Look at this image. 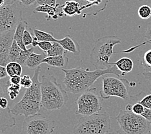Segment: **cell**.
<instances>
[{
    "instance_id": "obj_35",
    "label": "cell",
    "mask_w": 151,
    "mask_h": 134,
    "mask_svg": "<svg viewBox=\"0 0 151 134\" xmlns=\"http://www.w3.org/2000/svg\"><path fill=\"white\" fill-rule=\"evenodd\" d=\"M52 43L51 41H39L38 43V47L40 48L45 52H47L48 50L50 49V48L52 47Z\"/></svg>"
},
{
    "instance_id": "obj_3",
    "label": "cell",
    "mask_w": 151,
    "mask_h": 134,
    "mask_svg": "<svg viewBox=\"0 0 151 134\" xmlns=\"http://www.w3.org/2000/svg\"><path fill=\"white\" fill-rule=\"evenodd\" d=\"M42 107L47 110H60L68 100L67 92L58 83L54 75H43L41 81Z\"/></svg>"
},
{
    "instance_id": "obj_14",
    "label": "cell",
    "mask_w": 151,
    "mask_h": 134,
    "mask_svg": "<svg viewBox=\"0 0 151 134\" xmlns=\"http://www.w3.org/2000/svg\"><path fill=\"white\" fill-rule=\"evenodd\" d=\"M16 125V119L12 115L11 110L0 107V133H3Z\"/></svg>"
},
{
    "instance_id": "obj_5",
    "label": "cell",
    "mask_w": 151,
    "mask_h": 134,
    "mask_svg": "<svg viewBox=\"0 0 151 134\" xmlns=\"http://www.w3.org/2000/svg\"><path fill=\"white\" fill-rule=\"evenodd\" d=\"M111 118L107 112L83 115L73 129L74 134H109Z\"/></svg>"
},
{
    "instance_id": "obj_20",
    "label": "cell",
    "mask_w": 151,
    "mask_h": 134,
    "mask_svg": "<svg viewBox=\"0 0 151 134\" xmlns=\"http://www.w3.org/2000/svg\"><path fill=\"white\" fill-rule=\"evenodd\" d=\"M47 57L46 53L43 52L42 54L32 52L27 59L25 65L29 68H36L43 63V61Z\"/></svg>"
},
{
    "instance_id": "obj_39",
    "label": "cell",
    "mask_w": 151,
    "mask_h": 134,
    "mask_svg": "<svg viewBox=\"0 0 151 134\" xmlns=\"http://www.w3.org/2000/svg\"><path fill=\"white\" fill-rule=\"evenodd\" d=\"M8 76L9 75L7 74V72H6L5 67L0 65V80L8 77Z\"/></svg>"
},
{
    "instance_id": "obj_16",
    "label": "cell",
    "mask_w": 151,
    "mask_h": 134,
    "mask_svg": "<svg viewBox=\"0 0 151 134\" xmlns=\"http://www.w3.org/2000/svg\"><path fill=\"white\" fill-rule=\"evenodd\" d=\"M68 62L69 59L67 56V54H65L61 56L46 57L43 59V63H47L52 67L64 68L67 67Z\"/></svg>"
},
{
    "instance_id": "obj_30",
    "label": "cell",
    "mask_w": 151,
    "mask_h": 134,
    "mask_svg": "<svg viewBox=\"0 0 151 134\" xmlns=\"http://www.w3.org/2000/svg\"><path fill=\"white\" fill-rule=\"evenodd\" d=\"M9 84V79H7V77L0 80V98L3 97H6V95H8L7 87Z\"/></svg>"
},
{
    "instance_id": "obj_40",
    "label": "cell",
    "mask_w": 151,
    "mask_h": 134,
    "mask_svg": "<svg viewBox=\"0 0 151 134\" xmlns=\"http://www.w3.org/2000/svg\"><path fill=\"white\" fill-rule=\"evenodd\" d=\"M8 105H9L8 100L5 97H3L0 98V107L3 109L7 108Z\"/></svg>"
},
{
    "instance_id": "obj_48",
    "label": "cell",
    "mask_w": 151,
    "mask_h": 134,
    "mask_svg": "<svg viewBox=\"0 0 151 134\" xmlns=\"http://www.w3.org/2000/svg\"><path fill=\"white\" fill-rule=\"evenodd\" d=\"M150 123H151V122H150Z\"/></svg>"
},
{
    "instance_id": "obj_8",
    "label": "cell",
    "mask_w": 151,
    "mask_h": 134,
    "mask_svg": "<svg viewBox=\"0 0 151 134\" xmlns=\"http://www.w3.org/2000/svg\"><path fill=\"white\" fill-rule=\"evenodd\" d=\"M103 86L99 94L104 99H108L111 97H117L124 101H130L131 95L127 88L125 82H130L125 79L114 77L102 76Z\"/></svg>"
},
{
    "instance_id": "obj_36",
    "label": "cell",
    "mask_w": 151,
    "mask_h": 134,
    "mask_svg": "<svg viewBox=\"0 0 151 134\" xmlns=\"http://www.w3.org/2000/svg\"><path fill=\"white\" fill-rule=\"evenodd\" d=\"M57 0H37L36 2L40 5H48L52 6H57L60 5L59 3H56Z\"/></svg>"
},
{
    "instance_id": "obj_34",
    "label": "cell",
    "mask_w": 151,
    "mask_h": 134,
    "mask_svg": "<svg viewBox=\"0 0 151 134\" xmlns=\"http://www.w3.org/2000/svg\"><path fill=\"white\" fill-rule=\"evenodd\" d=\"M33 41V37L31 35V34L30 33L29 31L27 30V29L25 30L23 37V41L25 44V47H27L30 45V44H32Z\"/></svg>"
},
{
    "instance_id": "obj_31",
    "label": "cell",
    "mask_w": 151,
    "mask_h": 134,
    "mask_svg": "<svg viewBox=\"0 0 151 134\" xmlns=\"http://www.w3.org/2000/svg\"><path fill=\"white\" fill-rule=\"evenodd\" d=\"M145 106H143L140 102L137 101L134 103V104H132L131 111L137 115H141L144 112V110H145Z\"/></svg>"
},
{
    "instance_id": "obj_32",
    "label": "cell",
    "mask_w": 151,
    "mask_h": 134,
    "mask_svg": "<svg viewBox=\"0 0 151 134\" xmlns=\"http://www.w3.org/2000/svg\"><path fill=\"white\" fill-rule=\"evenodd\" d=\"M20 85H21L22 87L26 89L30 87L32 85V78L30 77L29 75H25L23 77H22Z\"/></svg>"
},
{
    "instance_id": "obj_25",
    "label": "cell",
    "mask_w": 151,
    "mask_h": 134,
    "mask_svg": "<svg viewBox=\"0 0 151 134\" xmlns=\"http://www.w3.org/2000/svg\"><path fill=\"white\" fill-rule=\"evenodd\" d=\"M23 49L19 47L16 41L14 39L9 51V58L11 62H16Z\"/></svg>"
},
{
    "instance_id": "obj_38",
    "label": "cell",
    "mask_w": 151,
    "mask_h": 134,
    "mask_svg": "<svg viewBox=\"0 0 151 134\" xmlns=\"http://www.w3.org/2000/svg\"><path fill=\"white\" fill-rule=\"evenodd\" d=\"M141 115L143 117L147 120H148L149 121L151 122V109L145 108V110H144V112Z\"/></svg>"
},
{
    "instance_id": "obj_19",
    "label": "cell",
    "mask_w": 151,
    "mask_h": 134,
    "mask_svg": "<svg viewBox=\"0 0 151 134\" xmlns=\"http://www.w3.org/2000/svg\"><path fill=\"white\" fill-rule=\"evenodd\" d=\"M28 27V23L26 21H22L16 27L15 29L14 35V39L18 43L19 47L23 50H26L27 47H25L23 41V37L25 30Z\"/></svg>"
},
{
    "instance_id": "obj_23",
    "label": "cell",
    "mask_w": 151,
    "mask_h": 134,
    "mask_svg": "<svg viewBox=\"0 0 151 134\" xmlns=\"http://www.w3.org/2000/svg\"><path fill=\"white\" fill-rule=\"evenodd\" d=\"M34 37H36V38L38 41H51V42H55V41H56V39L54 38L53 34L52 32L49 33L37 29H34Z\"/></svg>"
},
{
    "instance_id": "obj_33",
    "label": "cell",
    "mask_w": 151,
    "mask_h": 134,
    "mask_svg": "<svg viewBox=\"0 0 151 134\" xmlns=\"http://www.w3.org/2000/svg\"><path fill=\"white\" fill-rule=\"evenodd\" d=\"M138 101L145 108L151 109V94L144 95Z\"/></svg>"
},
{
    "instance_id": "obj_17",
    "label": "cell",
    "mask_w": 151,
    "mask_h": 134,
    "mask_svg": "<svg viewBox=\"0 0 151 134\" xmlns=\"http://www.w3.org/2000/svg\"><path fill=\"white\" fill-rule=\"evenodd\" d=\"M59 6H52L48 5H39L38 6H37V7L34 9L33 13H46L47 14V16L46 17V19L47 21H50L51 19L56 20L60 17Z\"/></svg>"
},
{
    "instance_id": "obj_2",
    "label": "cell",
    "mask_w": 151,
    "mask_h": 134,
    "mask_svg": "<svg viewBox=\"0 0 151 134\" xmlns=\"http://www.w3.org/2000/svg\"><path fill=\"white\" fill-rule=\"evenodd\" d=\"M41 68L40 67L34 70L31 87L27 88L23 97L11 108L12 114L16 116L24 115L27 118L39 113L42 107V92L41 81L39 76Z\"/></svg>"
},
{
    "instance_id": "obj_4",
    "label": "cell",
    "mask_w": 151,
    "mask_h": 134,
    "mask_svg": "<svg viewBox=\"0 0 151 134\" xmlns=\"http://www.w3.org/2000/svg\"><path fill=\"white\" fill-rule=\"evenodd\" d=\"M122 41L115 35L101 37L96 41L90 54V62L96 69H105L112 65L110 59L114 53L113 49Z\"/></svg>"
},
{
    "instance_id": "obj_10",
    "label": "cell",
    "mask_w": 151,
    "mask_h": 134,
    "mask_svg": "<svg viewBox=\"0 0 151 134\" xmlns=\"http://www.w3.org/2000/svg\"><path fill=\"white\" fill-rule=\"evenodd\" d=\"M22 21V10L16 1L0 7V33L15 30Z\"/></svg>"
},
{
    "instance_id": "obj_6",
    "label": "cell",
    "mask_w": 151,
    "mask_h": 134,
    "mask_svg": "<svg viewBox=\"0 0 151 134\" xmlns=\"http://www.w3.org/2000/svg\"><path fill=\"white\" fill-rule=\"evenodd\" d=\"M116 119L123 134H146L151 130V123L132 111L122 110Z\"/></svg>"
},
{
    "instance_id": "obj_11",
    "label": "cell",
    "mask_w": 151,
    "mask_h": 134,
    "mask_svg": "<svg viewBox=\"0 0 151 134\" xmlns=\"http://www.w3.org/2000/svg\"><path fill=\"white\" fill-rule=\"evenodd\" d=\"M15 30L0 33V65L6 67L9 62V51L14 41Z\"/></svg>"
},
{
    "instance_id": "obj_18",
    "label": "cell",
    "mask_w": 151,
    "mask_h": 134,
    "mask_svg": "<svg viewBox=\"0 0 151 134\" xmlns=\"http://www.w3.org/2000/svg\"><path fill=\"white\" fill-rule=\"evenodd\" d=\"M117 67L118 69L122 72V75L124 76L126 74L131 72L134 68V62L130 58L123 57L115 63H111Z\"/></svg>"
},
{
    "instance_id": "obj_44",
    "label": "cell",
    "mask_w": 151,
    "mask_h": 134,
    "mask_svg": "<svg viewBox=\"0 0 151 134\" xmlns=\"http://www.w3.org/2000/svg\"><path fill=\"white\" fill-rule=\"evenodd\" d=\"M109 134H123V133L120 132V130H119V131H115V132H109Z\"/></svg>"
},
{
    "instance_id": "obj_1",
    "label": "cell",
    "mask_w": 151,
    "mask_h": 134,
    "mask_svg": "<svg viewBox=\"0 0 151 134\" xmlns=\"http://www.w3.org/2000/svg\"><path fill=\"white\" fill-rule=\"evenodd\" d=\"M65 73L63 84L65 90L74 94H80L88 90L98 79L107 74H114L118 77L123 76L115 65L112 64L105 69H96L90 71L89 68H74L71 69L61 68Z\"/></svg>"
},
{
    "instance_id": "obj_22",
    "label": "cell",
    "mask_w": 151,
    "mask_h": 134,
    "mask_svg": "<svg viewBox=\"0 0 151 134\" xmlns=\"http://www.w3.org/2000/svg\"><path fill=\"white\" fill-rule=\"evenodd\" d=\"M6 70L9 77L14 75H19L21 76L22 74V65L17 62H9L6 65Z\"/></svg>"
},
{
    "instance_id": "obj_43",
    "label": "cell",
    "mask_w": 151,
    "mask_h": 134,
    "mask_svg": "<svg viewBox=\"0 0 151 134\" xmlns=\"http://www.w3.org/2000/svg\"><path fill=\"white\" fill-rule=\"evenodd\" d=\"M38 43H39V41H37V39L36 38V37H34L33 38V41H32V47L35 48L36 47H38Z\"/></svg>"
},
{
    "instance_id": "obj_37",
    "label": "cell",
    "mask_w": 151,
    "mask_h": 134,
    "mask_svg": "<svg viewBox=\"0 0 151 134\" xmlns=\"http://www.w3.org/2000/svg\"><path fill=\"white\" fill-rule=\"evenodd\" d=\"M21 80H22V77L19 76V75H14V76L10 77L9 81L11 84L20 85Z\"/></svg>"
},
{
    "instance_id": "obj_45",
    "label": "cell",
    "mask_w": 151,
    "mask_h": 134,
    "mask_svg": "<svg viewBox=\"0 0 151 134\" xmlns=\"http://www.w3.org/2000/svg\"><path fill=\"white\" fill-rule=\"evenodd\" d=\"M146 134H151V130H150V132H149L148 133H146Z\"/></svg>"
},
{
    "instance_id": "obj_42",
    "label": "cell",
    "mask_w": 151,
    "mask_h": 134,
    "mask_svg": "<svg viewBox=\"0 0 151 134\" xmlns=\"http://www.w3.org/2000/svg\"><path fill=\"white\" fill-rule=\"evenodd\" d=\"M143 75L147 80H148L151 83V72H143Z\"/></svg>"
},
{
    "instance_id": "obj_26",
    "label": "cell",
    "mask_w": 151,
    "mask_h": 134,
    "mask_svg": "<svg viewBox=\"0 0 151 134\" xmlns=\"http://www.w3.org/2000/svg\"><path fill=\"white\" fill-rule=\"evenodd\" d=\"M141 64L143 67V72H151V49L144 53Z\"/></svg>"
},
{
    "instance_id": "obj_47",
    "label": "cell",
    "mask_w": 151,
    "mask_h": 134,
    "mask_svg": "<svg viewBox=\"0 0 151 134\" xmlns=\"http://www.w3.org/2000/svg\"><path fill=\"white\" fill-rule=\"evenodd\" d=\"M0 134H3V133H0Z\"/></svg>"
},
{
    "instance_id": "obj_41",
    "label": "cell",
    "mask_w": 151,
    "mask_h": 134,
    "mask_svg": "<svg viewBox=\"0 0 151 134\" xmlns=\"http://www.w3.org/2000/svg\"><path fill=\"white\" fill-rule=\"evenodd\" d=\"M23 6H29L33 5L37 0H18Z\"/></svg>"
},
{
    "instance_id": "obj_21",
    "label": "cell",
    "mask_w": 151,
    "mask_h": 134,
    "mask_svg": "<svg viewBox=\"0 0 151 134\" xmlns=\"http://www.w3.org/2000/svg\"><path fill=\"white\" fill-rule=\"evenodd\" d=\"M149 44L151 45V21L148 24V25H147V30H146L145 37H144V39L142 41V43L138 44H137V45L130 47V48H129V49H128L127 50H123V51H121V52H114V53L129 54L130 52H134L135 50L138 49V48H140L141 47H142L143 45H145V44Z\"/></svg>"
},
{
    "instance_id": "obj_15",
    "label": "cell",
    "mask_w": 151,
    "mask_h": 134,
    "mask_svg": "<svg viewBox=\"0 0 151 134\" xmlns=\"http://www.w3.org/2000/svg\"><path fill=\"white\" fill-rule=\"evenodd\" d=\"M56 42L59 43L67 52H69L74 55H80L81 53L80 46L78 43L69 35H66L61 39H56Z\"/></svg>"
},
{
    "instance_id": "obj_7",
    "label": "cell",
    "mask_w": 151,
    "mask_h": 134,
    "mask_svg": "<svg viewBox=\"0 0 151 134\" xmlns=\"http://www.w3.org/2000/svg\"><path fill=\"white\" fill-rule=\"evenodd\" d=\"M75 102L78 106L76 114L91 115L101 112L104 99L97 94L96 88L92 87L82 92Z\"/></svg>"
},
{
    "instance_id": "obj_29",
    "label": "cell",
    "mask_w": 151,
    "mask_h": 134,
    "mask_svg": "<svg viewBox=\"0 0 151 134\" xmlns=\"http://www.w3.org/2000/svg\"><path fill=\"white\" fill-rule=\"evenodd\" d=\"M34 47H32L29 49L22 50L21 53L19 54V56L16 61L17 63H18L22 65H25L26 62L30 56V54L34 52Z\"/></svg>"
},
{
    "instance_id": "obj_9",
    "label": "cell",
    "mask_w": 151,
    "mask_h": 134,
    "mask_svg": "<svg viewBox=\"0 0 151 134\" xmlns=\"http://www.w3.org/2000/svg\"><path fill=\"white\" fill-rule=\"evenodd\" d=\"M56 125L40 113L29 116L24 120L21 134H53Z\"/></svg>"
},
{
    "instance_id": "obj_12",
    "label": "cell",
    "mask_w": 151,
    "mask_h": 134,
    "mask_svg": "<svg viewBox=\"0 0 151 134\" xmlns=\"http://www.w3.org/2000/svg\"><path fill=\"white\" fill-rule=\"evenodd\" d=\"M82 6L83 10H92V16H96L107 8L110 0H76Z\"/></svg>"
},
{
    "instance_id": "obj_27",
    "label": "cell",
    "mask_w": 151,
    "mask_h": 134,
    "mask_svg": "<svg viewBox=\"0 0 151 134\" xmlns=\"http://www.w3.org/2000/svg\"><path fill=\"white\" fill-rule=\"evenodd\" d=\"M21 85L9 84L7 87V94L11 100H14L18 97V95L19 94V92L21 90Z\"/></svg>"
},
{
    "instance_id": "obj_28",
    "label": "cell",
    "mask_w": 151,
    "mask_h": 134,
    "mask_svg": "<svg viewBox=\"0 0 151 134\" xmlns=\"http://www.w3.org/2000/svg\"><path fill=\"white\" fill-rule=\"evenodd\" d=\"M138 16L141 19L146 20L151 17V6L147 5H143L139 6L138 10Z\"/></svg>"
},
{
    "instance_id": "obj_46",
    "label": "cell",
    "mask_w": 151,
    "mask_h": 134,
    "mask_svg": "<svg viewBox=\"0 0 151 134\" xmlns=\"http://www.w3.org/2000/svg\"><path fill=\"white\" fill-rule=\"evenodd\" d=\"M138 1H143L144 0H138Z\"/></svg>"
},
{
    "instance_id": "obj_13",
    "label": "cell",
    "mask_w": 151,
    "mask_h": 134,
    "mask_svg": "<svg viewBox=\"0 0 151 134\" xmlns=\"http://www.w3.org/2000/svg\"><path fill=\"white\" fill-rule=\"evenodd\" d=\"M83 11L82 6L76 0H67L63 5L59 6L61 17L63 16L68 17L81 16Z\"/></svg>"
},
{
    "instance_id": "obj_24",
    "label": "cell",
    "mask_w": 151,
    "mask_h": 134,
    "mask_svg": "<svg viewBox=\"0 0 151 134\" xmlns=\"http://www.w3.org/2000/svg\"><path fill=\"white\" fill-rule=\"evenodd\" d=\"M46 53L47 57H52V56H61L67 54L66 50H65L61 44L55 41L52 43V47L50 48L49 50H48Z\"/></svg>"
}]
</instances>
